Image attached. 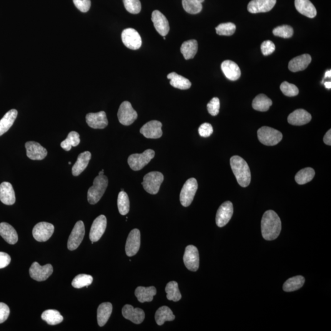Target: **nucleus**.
<instances>
[{"mask_svg": "<svg viewBox=\"0 0 331 331\" xmlns=\"http://www.w3.org/2000/svg\"><path fill=\"white\" fill-rule=\"evenodd\" d=\"M282 230V223L277 213L272 210H267L263 215L262 220V232L263 238L266 240L277 239Z\"/></svg>", "mask_w": 331, "mask_h": 331, "instance_id": "nucleus-1", "label": "nucleus"}, {"mask_svg": "<svg viewBox=\"0 0 331 331\" xmlns=\"http://www.w3.org/2000/svg\"><path fill=\"white\" fill-rule=\"evenodd\" d=\"M230 165L238 184L242 187H248L251 182V172L247 163L242 158L235 155L231 158Z\"/></svg>", "mask_w": 331, "mask_h": 331, "instance_id": "nucleus-2", "label": "nucleus"}, {"mask_svg": "<svg viewBox=\"0 0 331 331\" xmlns=\"http://www.w3.org/2000/svg\"><path fill=\"white\" fill-rule=\"evenodd\" d=\"M108 185V179L105 175H99L95 178L94 185L90 187L87 193L88 201L90 204H97L99 201Z\"/></svg>", "mask_w": 331, "mask_h": 331, "instance_id": "nucleus-3", "label": "nucleus"}, {"mask_svg": "<svg viewBox=\"0 0 331 331\" xmlns=\"http://www.w3.org/2000/svg\"><path fill=\"white\" fill-rule=\"evenodd\" d=\"M258 137L261 143L267 146H274L282 140V132L269 127H263L258 131Z\"/></svg>", "mask_w": 331, "mask_h": 331, "instance_id": "nucleus-4", "label": "nucleus"}, {"mask_svg": "<svg viewBox=\"0 0 331 331\" xmlns=\"http://www.w3.org/2000/svg\"><path fill=\"white\" fill-rule=\"evenodd\" d=\"M164 180V175L162 173L157 171L150 172L145 175L142 185L147 193L151 195H156L159 193Z\"/></svg>", "mask_w": 331, "mask_h": 331, "instance_id": "nucleus-5", "label": "nucleus"}, {"mask_svg": "<svg viewBox=\"0 0 331 331\" xmlns=\"http://www.w3.org/2000/svg\"><path fill=\"white\" fill-rule=\"evenodd\" d=\"M155 155L154 150L151 149L145 150L142 154H132L128 159V164L132 169L137 171L149 164L154 159Z\"/></svg>", "mask_w": 331, "mask_h": 331, "instance_id": "nucleus-6", "label": "nucleus"}, {"mask_svg": "<svg viewBox=\"0 0 331 331\" xmlns=\"http://www.w3.org/2000/svg\"><path fill=\"white\" fill-rule=\"evenodd\" d=\"M198 187V182L195 178H191L185 183L180 194V200L183 206L189 207L192 204Z\"/></svg>", "mask_w": 331, "mask_h": 331, "instance_id": "nucleus-7", "label": "nucleus"}, {"mask_svg": "<svg viewBox=\"0 0 331 331\" xmlns=\"http://www.w3.org/2000/svg\"><path fill=\"white\" fill-rule=\"evenodd\" d=\"M117 116L120 124L125 126H129L133 124L137 119V114L132 107V104L126 101L123 102L120 105Z\"/></svg>", "mask_w": 331, "mask_h": 331, "instance_id": "nucleus-8", "label": "nucleus"}, {"mask_svg": "<svg viewBox=\"0 0 331 331\" xmlns=\"http://www.w3.org/2000/svg\"><path fill=\"white\" fill-rule=\"evenodd\" d=\"M123 43L128 48L137 50L142 46V39L139 33L133 29H127L122 33Z\"/></svg>", "mask_w": 331, "mask_h": 331, "instance_id": "nucleus-9", "label": "nucleus"}, {"mask_svg": "<svg viewBox=\"0 0 331 331\" xmlns=\"http://www.w3.org/2000/svg\"><path fill=\"white\" fill-rule=\"evenodd\" d=\"M85 226L82 221H79L75 225L67 241V248L73 251L81 245L85 235Z\"/></svg>", "mask_w": 331, "mask_h": 331, "instance_id": "nucleus-10", "label": "nucleus"}, {"mask_svg": "<svg viewBox=\"0 0 331 331\" xmlns=\"http://www.w3.org/2000/svg\"><path fill=\"white\" fill-rule=\"evenodd\" d=\"M29 273L30 277L33 279L42 282L47 279L53 273V267L50 264L42 265L38 263L34 262L30 268Z\"/></svg>", "mask_w": 331, "mask_h": 331, "instance_id": "nucleus-11", "label": "nucleus"}, {"mask_svg": "<svg viewBox=\"0 0 331 331\" xmlns=\"http://www.w3.org/2000/svg\"><path fill=\"white\" fill-rule=\"evenodd\" d=\"M184 263L187 269L191 271L196 272L199 269V252L194 245H190L185 248Z\"/></svg>", "mask_w": 331, "mask_h": 331, "instance_id": "nucleus-12", "label": "nucleus"}, {"mask_svg": "<svg viewBox=\"0 0 331 331\" xmlns=\"http://www.w3.org/2000/svg\"><path fill=\"white\" fill-rule=\"evenodd\" d=\"M54 229V226L51 223L40 222L34 226L33 235L37 241L46 242L53 234Z\"/></svg>", "mask_w": 331, "mask_h": 331, "instance_id": "nucleus-13", "label": "nucleus"}, {"mask_svg": "<svg viewBox=\"0 0 331 331\" xmlns=\"http://www.w3.org/2000/svg\"><path fill=\"white\" fill-rule=\"evenodd\" d=\"M107 227L106 217L104 215H99L94 220L90 232V239L92 244L99 241L104 234Z\"/></svg>", "mask_w": 331, "mask_h": 331, "instance_id": "nucleus-14", "label": "nucleus"}, {"mask_svg": "<svg viewBox=\"0 0 331 331\" xmlns=\"http://www.w3.org/2000/svg\"><path fill=\"white\" fill-rule=\"evenodd\" d=\"M233 212L234 208L232 202L226 201L223 203L218 209L215 219L218 227L222 228L227 225L232 218Z\"/></svg>", "mask_w": 331, "mask_h": 331, "instance_id": "nucleus-15", "label": "nucleus"}, {"mask_svg": "<svg viewBox=\"0 0 331 331\" xmlns=\"http://www.w3.org/2000/svg\"><path fill=\"white\" fill-rule=\"evenodd\" d=\"M162 124L157 120L147 122L140 130L143 136L149 139H159L163 135Z\"/></svg>", "mask_w": 331, "mask_h": 331, "instance_id": "nucleus-16", "label": "nucleus"}, {"mask_svg": "<svg viewBox=\"0 0 331 331\" xmlns=\"http://www.w3.org/2000/svg\"><path fill=\"white\" fill-rule=\"evenodd\" d=\"M140 245V232L137 229H134L130 232L127 238L125 252L128 257H133L139 250Z\"/></svg>", "mask_w": 331, "mask_h": 331, "instance_id": "nucleus-17", "label": "nucleus"}, {"mask_svg": "<svg viewBox=\"0 0 331 331\" xmlns=\"http://www.w3.org/2000/svg\"><path fill=\"white\" fill-rule=\"evenodd\" d=\"M86 122L90 127L94 129H103L108 125L106 112L89 113L86 115Z\"/></svg>", "mask_w": 331, "mask_h": 331, "instance_id": "nucleus-18", "label": "nucleus"}, {"mask_svg": "<svg viewBox=\"0 0 331 331\" xmlns=\"http://www.w3.org/2000/svg\"><path fill=\"white\" fill-rule=\"evenodd\" d=\"M277 0H252L248 4V12L252 14L267 12L274 7Z\"/></svg>", "mask_w": 331, "mask_h": 331, "instance_id": "nucleus-19", "label": "nucleus"}, {"mask_svg": "<svg viewBox=\"0 0 331 331\" xmlns=\"http://www.w3.org/2000/svg\"><path fill=\"white\" fill-rule=\"evenodd\" d=\"M122 315L125 319L131 321L134 324L139 325L144 322L145 313L141 308H134L131 305L127 304L122 308Z\"/></svg>", "mask_w": 331, "mask_h": 331, "instance_id": "nucleus-20", "label": "nucleus"}, {"mask_svg": "<svg viewBox=\"0 0 331 331\" xmlns=\"http://www.w3.org/2000/svg\"><path fill=\"white\" fill-rule=\"evenodd\" d=\"M152 21L155 29L162 36H166L169 32V25L166 17L161 12L155 10L152 12Z\"/></svg>", "mask_w": 331, "mask_h": 331, "instance_id": "nucleus-21", "label": "nucleus"}, {"mask_svg": "<svg viewBox=\"0 0 331 331\" xmlns=\"http://www.w3.org/2000/svg\"><path fill=\"white\" fill-rule=\"evenodd\" d=\"M27 155L33 160H42L46 157L47 151L44 147L34 141L27 142L26 144Z\"/></svg>", "mask_w": 331, "mask_h": 331, "instance_id": "nucleus-22", "label": "nucleus"}, {"mask_svg": "<svg viewBox=\"0 0 331 331\" xmlns=\"http://www.w3.org/2000/svg\"><path fill=\"white\" fill-rule=\"evenodd\" d=\"M221 68L226 77L230 81H237L241 76V71L239 66L232 60H225L223 62L221 65Z\"/></svg>", "mask_w": 331, "mask_h": 331, "instance_id": "nucleus-23", "label": "nucleus"}, {"mask_svg": "<svg viewBox=\"0 0 331 331\" xmlns=\"http://www.w3.org/2000/svg\"><path fill=\"white\" fill-rule=\"evenodd\" d=\"M312 120V115L304 109H297L293 112L288 117V122L290 124L296 126L308 124Z\"/></svg>", "mask_w": 331, "mask_h": 331, "instance_id": "nucleus-24", "label": "nucleus"}, {"mask_svg": "<svg viewBox=\"0 0 331 331\" xmlns=\"http://www.w3.org/2000/svg\"><path fill=\"white\" fill-rule=\"evenodd\" d=\"M0 200L8 205L14 204L16 202L14 190L9 182H4L0 185Z\"/></svg>", "mask_w": 331, "mask_h": 331, "instance_id": "nucleus-25", "label": "nucleus"}, {"mask_svg": "<svg viewBox=\"0 0 331 331\" xmlns=\"http://www.w3.org/2000/svg\"><path fill=\"white\" fill-rule=\"evenodd\" d=\"M312 62L310 55L303 54L294 58L288 64V69L292 72L301 71L305 69Z\"/></svg>", "mask_w": 331, "mask_h": 331, "instance_id": "nucleus-26", "label": "nucleus"}, {"mask_svg": "<svg viewBox=\"0 0 331 331\" xmlns=\"http://www.w3.org/2000/svg\"><path fill=\"white\" fill-rule=\"evenodd\" d=\"M295 4L297 11L303 16L311 19L317 16V9L309 0H295Z\"/></svg>", "mask_w": 331, "mask_h": 331, "instance_id": "nucleus-27", "label": "nucleus"}, {"mask_svg": "<svg viewBox=\"0 0 331 331\" xmlns=\"http://www.w3.org/2000/svg\"><path fill=\"white\" fill-rule=\"evenodd\" d=\"M0 235L9 244L14 245L18 241L16 230L7 223H0Z\"/></svg>", "mask_w": 331, "mask_h": 331, "instance_id": "nucleus-28", "label": "nucleus"}, {"mask_svg": "<svg viewBox=\"0 0 331 331\" xmlns=\"http://www.w3.org/2000/svg\"><path fill=\"white\" fill-rule=\"evenodd\" d=\"M92 154L89 151H85L80 154L77 160L72 168V173L74 176H78L86 169L90 160H91Z\"/></svg>", "mask_w": 331, "mask_h": 331, "instance_id": "nucleus-29", "label": "nucleus"}, {"mask_svg": "<svg viewBox=\"0 0 331 331\" xmlns=\"http://www.w3.org/2000/svg\"><path fill=\"white\" fill-rule=\"evenodd\" d=\"M112 312V305L110 302H104L99 305L97 310L98 323L100 327H104L109 320Z\"/></svg>", "mask_w": 331, "mask_h": 331, "instance_id": "nucleus-30", "label": "nucleus"}, {"mask_svg": "<svg viewBox=\"0 0 331 331\" xmlns=\"http://www.w3.org/2000/svg\"><path fill=\"white\" fill-rule=\"evenodd\" d=\"M156 294L157 289L154 287H139L135 290V296L138 300L141 303L152 302Z\"/></svg>", "mask_w": 331, "mask_h": 331, "instance_id": "nucleus-31", "label": "nucleus"}, {"mask_svg": "<svg viewBox=\"0 0 331 331\" xmlns=\"http://www.w3.org/2000/svg\"><path fill=\"white\" fill-rule=\"evenodd\" d=\"M167 78L170 80V84L176 89L187 90L192 86V83L189 79L175 72L168 74Z\"/></svg>", "mask_w": 331, "mask_h": 331, "instance_id": "nucleus-32", "label": "nucleus"}, {"mask_svg": "<svg viewBox=\"0 0 331 331\" xmlns=\"http://www.w3.org/2000/svg\"><path fill=\"white\" fill-rule=\"evenodd\" d=\"M18 114L16 109H11L7 112L0 120V136L6 132L14 124Z\"/></svg>", "mask_w": 331, "mask_h": 331, "instance_id": "nucleus-33", "label": "nucleus"}, {"mask_svg": "<svg viewBox=\"0 0 331 331\" xmlns=\"http://www.w3.org/2000/svg\"><path fill=\"white\" fill-rule=\"evenodd\" d=\"M155 321L158 325L162 326L166 322H171L175 319L172 311L167 306H163L155 313Z\"/></svg>", "mask_w": 331, "mask_h": 331, "instance_id": "nucleus-34", "label": "nucleus"}, {"mask_svg": "<svg viewBox=\"0 0 331 331\" xmlns=\"http://www.w3.org/2000/svg\"><path fill=\"white\" fill-rule=\"evenodd\" d=\"M198 44L197 40L192 39L185 41L180 47V52L185 60L193 59L197 54Z\"/></svg>", "mask_w": 331, "mask_h": 331, "instance_id": "nucleus-35", "label": "nucleus"}, {"mask_svg": "<svg viewBox=\"0 0 331 331\" xmlns=\"http://www.w3.org/2000/svg\"><path fill=\"white\" fill-rule=\"evenodd\" d=\"M272 104V100L264 94L258 95L252 102L253 108L260 112L267 111Z\"/></svg>", "mask_w": 331, "mask_h": 331, "instance_id": "nucleus-36", "label": "nucleus"}, {"mask_svg": "<svg viewBox=\"0 0 331 331\" xmlns=\"http://www.w3.org/2000/svg\"><path fill=\"white\" fill-rule=\"evenodd\" d=\"M305 283V278L301 275L295 276L286 281L283 289L286 292H292L299 290Z\"/></svg>", "mask_w": 331, "mask_h": 331, "instance_id": "nucleus-37", "label": "nucleus"}, {"mask_svg": "<svg viewBox=\"0 0 331 331\" xmlns=\"http://www.w3.org/2000/svg\"><path fill=\"white\" fill-rule=\"evenodd\" d=\"M42 319L50 325H56L62 323L64 317L59 311L56 310H47L44 311L41 315Z\"/></svg>", "mask_w": 331, "mask_h": 331, "instance_id": "nucleus-38", "label": "nucleus"}, {"mask_svg": "<svg viewBox=\"0 0 331 331\" xmlns=\"http://www.w3.org/2000/svg\"><path fill=\"white\" fill-rule=\"evenodd\" d=\"M166 293H167V299L174 302L179 301L182 298L181 293L179 289V285L175 281H172L167 283L165 288Z\"/></svg>", "mask_w": 331, "mask_h": 331, "instance_id": "nucleus-39", "label": "nucleus"}, {"mask_svg": "<svg viewBox=\"0 0 331 331\" xmlns=\"http://www.w3.org/2000/svg\"><path fill=\"white\" fill-rule=\"evenodd\" d=\"M315 175L314 169L311 167H306L297 173L295 176V180L298 184H305L312 180Z\"/></svg>", "mask_w": 331, "mask_h": 331, "instance_id": "nucleus-40", "label": "nucleus"}, {"mask_svg": "<svg viewBox=\"0 0 331 331\" xmlns=\"http://www.w3.org/2000/svg\"><path fill=\"white\" fill-rule=\"evenodd\" d=\"M204 1V0H182V6L188 13L197 14L202 11V2Z\"/></svg>", "mask_w": 331, "mask_h": 331, "instance_id": "nucleus-41", "label": "nucleus"}, {"mask_svg": "<svg viewBox=\"0 0 331 331\" xmlns=\"http://www.w3.org/2000/svg\"><path fill=\"white\" fill-rule=\"evenodd\" d=\"M81 139L78 132H69L66 139L61 143V147L66 151H69L72 147H76L80 144Z\"/></svg>", "mask_w": 331, "mask_h": 331, "instance_id": "nucleus-42", "label": "nucleus"}, {"mask_svg": "<svg viewBox=\"0 0 331 331\" xmlns=\"http://www.w3.org/2000/svg\"><path fill=\"white\" fill-rule=\"evenodd\" d=\"M118 209L120 214L125 215L130 211V200L127 193L121 191L118 196L117 200Z\"/></svg>", "mask_w": 331, "mask_h": 331, "instance_id": "nucleus-43", "label": "nucleus"}, {"mask_svg": "<svg viewBox=\"0 0 331 331\" xmlns=\"http://www.w3.org/2000/svg\"><path fill=\"white\" fill-rule=\"evenodd\" d=\"M93 277L91 275L87 274H79L74 278L72 282V286L75 288H82L89 287L93 282Z\"/></svg>", "mask_w": 331, "mask_h": 331, "instance_id": "nucleus-44", "label": "nucleus"}, {"mask_svg": "<svg viewBox=\"0 0 331 331\" xmlns=\"http://www.w3.org/2000/svg\"><path fill=\"white\" fill-rule=\"evenodd\" d=\"M215 30H216L217 33L220 36H232L234 33L236 27L232 22H228V23L220 24Z\"/></svg>", "mask_w": 331, "mask_h": 331, "instance_id": "nucleus-45", "label": "nucleus"}, {"mask_svg": "<svg viewBox=\"0 0 331 331\" xmlns=\"http://www.w3.org/2000/svg\"><path fill=\"white\" fill-rule=\"evenodd\" d=\"M293 33L294 31H293V28L287 25L276 27L273 30V34L275 36L283 37V38H290L292 37Z\"/></svg>", "mask_w": 331, "mask_h": 331, "instance_id": "nucleus-46", "label": "nucleus"}, {"mask_svg": "<svg viewBox=\"0 0 331 331\" xmlns=\"http://www.w3.org/2000/svg\"><path fill=\"white\" fill-rule=\"evenodd\" d=\"M125 9L130 13L137 14L141 11V3L139 0H123Z\"/></svg>", "mask_w": 331, "mask_h": 331, "instance_id": "nucleus-47", "label": "nucleus"}, {"mask_svg": "<svg viewBox=\"0 0 331 331\" xmlns=\"http://www.w3.org/2000/svg\"><path fill=\"white\" fill-rule=\"evenodd\" d=\"M280 90L283 94L287 97H293L297 96L299 94V89L295 85L288 82H283L280 85Z\"/></svg>", "mask_w": 331, "mask_h": 331, "instance_id": "nucleus-48", "label": "nucleus"}, {"mask_svg": "<svg viewBox=\"0 0 331 331\" xmlns=\"http://www.w3.org/2000/svg\"><path fill=\"white\" fill-rule=\"evenodd\" d=\"M207 110L209 114L212 116H216L219 114L220 107V99L217 97L214 98L210 100L207 104Z\"/></svg>", "mask_w": 331, "mask_h": 331, "instance_id": "nucleus-49", "label": "nucleus"}, {"mask_svg": "<svg viewBox=\"0 0 331 331\" xmlns=\"http://www.w3.org/2000/svg\"><path fill=\"white\" fill-rule=\"evenodd\" d=\"M261 49H262L263 54L265 56H267L275 51V46L274 42L271 41H265L261 46Z\"/></svg>", "mask_w": 331, "mask_h": 331, "instance_id": "nucleus-50", "label": "nucleus"}, {"mask_svg": "<svg viewBox=\"0 0 331 331\" xmlns=\"http://www.w3.org/2000/svg\"><path fill=\"white\" fill-rule=\"evenodd\" d=\"M73 2L77 8L82 12L89 11L91 6L90 0H73Z\"/></svg>", "mask_w": 331, "mask_h": 331, "instance_id": "nucleus-51", "label": "nucleus"}, {"mask_svg": "<svg viewBox=\"0 0 331 331\" xmlns=\"http://www.w3.org/2000/svg\"><path fill=\"white\" fill-rule=\"evenodd\" d=\"M213 127L211 125L208 124V123H204L202 124L198 130V132L200 136L204 137H207L211 136L213 133Z\"/></svg>", "mask_w": 331, "mask_h": 331, "instance_id": "nucleus-52", "label": "nucleus"}, {"mask_svg": "<svg viewBox=\"0 0 331 331\" xmlns=\"http://www.w3.org/2000/svg\"><path fill=\"white\" fill-rule=\"evenodd\" d=\"M10 310L8 306L4 303L0 302V324L4 323L8 318Z\"/></svg>", "mask_w": 331, "mask_h": 331, "instance_id": "nucleus-53", "label": "nucleus"}, {"mask_svg": "<svg viewBox=\"0 0 331 331\" xmlns=\"http://www.w3.org/2000/svg\"><path fill=\"white\" fill-rule=\"evenodd\" d=\"M11 258L10 256L4 252H0V269L7 266L11 263Z\"/></svg>", "mask_w": 331, "mask_h": 331, "instance_id": "nucleus-54", "label": "nucleus"}, {"mask_svg": "<svg viewBox=\"0 0 331 331\" xmlns=\"http://www.w3.org/2000/svg\"><path fill=\"white\" fill-rule=\"evenodd\" d=\"M323 141L326 144L328 145H331V130H330L329 131L327 132V133L325 135L324 137H323Z\"/></svg>", "mask_w": 331, "mask_h": 331, "instance_id": "nucleus-55", "label": "nucleus"}, {"mask_svg": "<svg viewBox=\"0 0 331 331\" xmlns=\"http://www.w3.org/2000/svg\"><path fill=\"white\" fill-rule=\"evenodd\" d=\"M331 70H329V71L326 72L324 79L327 78H331Z\"/></svg>", "mask_w": 331, "mask_h": 331, "instance_id": "nucleus-56", "label": "nucleus"}, {"mask_svg": "<svg viewBox=\"0 0 331 331\" xmlns=\"http://www.w3.org/2000/svg\"><path fill=\"white\" fill-rule=\"evenodd\" d=\"M324 85L326 88L328 89H331V82L330 81L325 82Z\"/></svg>", "mask_w": 331, "mask_h": 331, "instance_id": "nucleus-57", "label": "nucleus"}, {"mask_svg": "<svg viewBox=\"0 0 331 331\" xmlns=\"http://www.w3.org/2000/svg\"><path fill=\"white\" fill-rule=\"evenodd\" d=\"M104 174V170L102 169L99 172V175H103Z\"/></svg>", "mask_w": 331, "mask_h": 331, "instance_id": "nucleus-58", "label": "nucleus"}, {"mask_svg": "<svg viewBox=\"0 0 331 331\" xmlns=\"http://www.w3.org/2000/svg\"><path fill=\"white\" fill-rule=\"evenodd\" d=\"M68 164H69V165H71V162H69V163H68Z\"/></svg>", "mask_w": 331, "mask_h": 331, "instance_id": "nucleus-59", "label": "nucleus"}]
</instances>
